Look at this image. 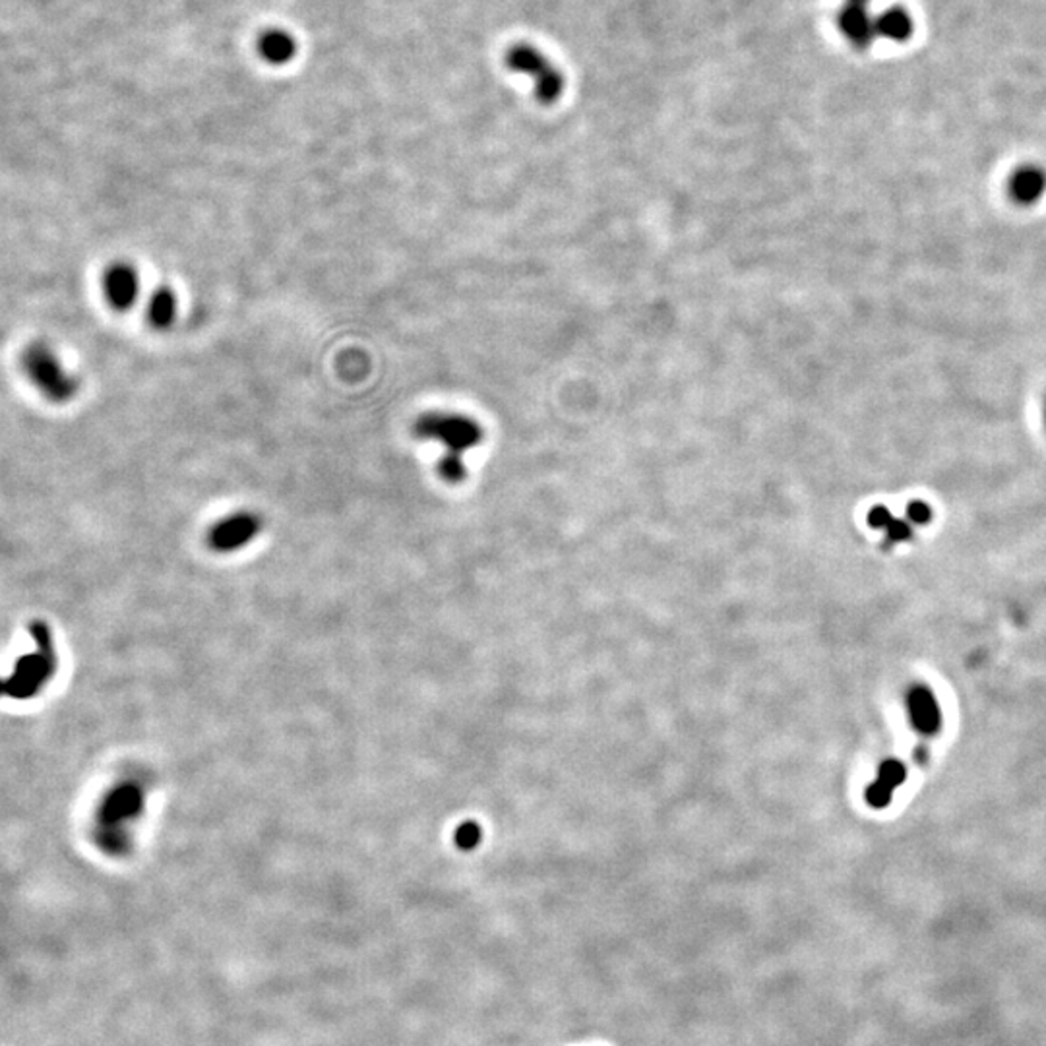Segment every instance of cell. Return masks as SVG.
Returning a JSON list of instances; mask_svg holds the SVG:
<instances>
[{
  "instance_id": "cell-1",
  "label": "cell",
  "mask_w": 1046,
  "mask_h": 1046,
  "mask_svg": "<svg viewBox=\"0 0 1046 1046\" xmlns=\"http://www.w3.org/2000/svg\"><path fill=\"white\" fill-rule=\"evenodd\" d=\"M413 434L421 440H433L444 446V456L438 463L440 477L448 483H460L467 475L463 453L479 446L483 429L471 417L460 413L429 411L413 423Z\"/></svg>"
},
{
  "instance_id": "cell-2",
  "label": "cell",
  "mask_w": 1046,
  "mask_h": 1046,
  "mask_svg": "<svg viewBox=\"0 0 1046 1046\" xmlns=\"http://www.w3.org/2000/svg\"><path fill=\"white\" fill-rule=\"evenodd\" d=\"M20 366L25 378L37 392L52 404H66L76 397L80 384L62 366L57 353L43 341H32L20 355Z\"/></svg>"
},
{
  "instance_id": "cell-3",
  "label": "cell",
  "mask_w": 1046,
  "mask_h": 1046,
  "mask_svg": "<svg viewBox=\"0 0 1046 1046\" xmlns=\"http://www.w3.org/2000/svg\"><path fill=\"white\" fill-rule=\"evenodd\" d=\"M506 64L512 72L529 76L533 80L537 100L545 105H553L564 91V78L558 68L531 45H516L508 49Z\"/></svg>"
},
{
  "instance_id": "cell-4",
  "label": "cell",
  "mask_w": 1046,
  "mask_h": 1046,
  "mask_svg": "<svg viewBox=\"0 0 1046 1046\" xmlns=\"http://www.w3.org/2000/svg\"><path fill=\"white\" fill-rule=\"evenodd\" d=\"M101 291L113 310L128 312L140 295V275L128 262H113L103 271Z\"/></svg>"
},
{
  "instance_id": "cell-5",
  "label": "cell",
  "mask_w": 1046,
  "mask_h": 1046,
  "mask_svg": "<svg viewBox=\"0 0 1046 1046\" xmlns=\"http://www.w3.org/2000/svg\"><path fill=\"white\" fill-rule=\"evenodd\" d=\"M837 25L851 43L859 47L870 45L876 35V20L870 18L869 10L862 5L847 3L837 14Z\"/></svg>"
},
{
  "instance_id": "cell-6",
  "label": "cell",
  "mask_w": 1046,
  "mask_h": 1046,
  "mask_svg": "<svg viewBox=\"0 0 1046 1046\" xmlns=\"http://www.w3.org/2000/svg\"><path fill=\"white\" fill-rule=\"evenodd\" d=\"M258 529V519L251 514H235L212 529V543L217 548H233L246 543Z\"/></svg>"
},
{
  "instance_id": "cell-7",
  "label": "cell",
  "mask_w": 1046,
  "mask_h": 1046,
  "mask_svg": "<svg viewBox=\"0 0 1046 1046\" xmlns=\"http://www.w3.org/2000/svg\"><path fill=\"white\" fill-rule=\"evenodd\" d=\"M909 713L911 721L920 733L932 735L940 727V708L934 694L925 686L913 688L909 694Z\"/></svg>"
},
{
  "instance_id": "cell-8",
  "label": "cell",
  "mask_w": 1046,
  "mask_h": 1046,
  "mask_svg": "<svg viewBox=\"0 0 1046 1046\" xmlns=\"http://www.w3.org/2000/svg\"><path fill=\"white\" fill-rule=\"evenodd\" d=\"M176 310H178L176 293L169 285H161L149 295L146 310L147 324L154 329H159V332L169 329L176 320Z\"/></svg>"
},
{
  "instance_id": "cell-9",
  "label": "cell",
  "mask_w": 1046,
  "mask_h": 1046,
  "mask_svg": "<svg viewBox=\"0 0 1046 1046\" xmlns=\"http://www.w3.org/2000/svg\"><path fill=\"white\" fill-rule=\"evenodd\" d=\"M1046 188V175L1037 167H1023L1017 171L1010 183L1012 196L1020 204L1037 202Z\"/></svg>"
},
{
  "instance_id": "cell-10",
  "label": "cell",
  "mask_w": 1046,
  "mask_h": 1046,
  "mask_svg": "<svg viewBox=\"0 0 1046 1046\" xmlns=\"http://www.w3.org/2000/svg\"><path fill=\"white\" fill-rule=\"evenodd\" d=\"M911 33H913V20L909 16V12L899 6H891L876 18V35H882L889 41L899 43V41L909 39Z\"/></svg>"
},
{
  "instance_id": "cell-11",
  "label": "cell",
  "mask_w": 1046,
  "mask_h": 1046,
  "mask_svg": "<svg viewBox=\"0 0 1046 1046\" xmlns=\"http://www.w3.org/2000/svg\"><path fill=\"white\" fill-rule=\"evenodd\" d=\"M869 523L874 529H886L888 537L891 541L901 543L907 541L911 537V526L903 519L893 518L889 514L888 508L884 506H876L872 508V512L869 514Z\"/></svg>"
},
{
  "instance_id": "cell-12",
  "label": "cell",
  "mask_w": 1046,
  "mask_h": 1046,
  "mask_svg": "<svg viewBox=\"0 0 1046 1046\" xmlns=\"http://www.w3.org/2000/svg\"><path fill=\"white\" fill-rule=\"evenodd\" d=\"M905 765L898 760H888L882 765H880V775L878 779L884 781L886 784H889L891 789H898L899 784L905 781Z\"/></svg>"
},
{
  "instance_id": "cell-13",
  "label": "cell",
  "mask_w": 1046,
  "mask_h": 1046,
  "mask_svg": "<svg viewBox=\"0 0 1046 1046\" xmlns=\"http://www.w3.org/2000/svg\"><path fill=\"white\" fill-rule=\"evenodd\" d=\"M891 793H893V789L889 787V784L876 779L870 787L866 789V801H869V804L874 808H884L891 801Z\"/></svg>"
},
{
  "instance_id": "cell-14",
  "label": "cell",
  "mask_w": 1046,
  "mask_h": 1046,
  "mask_svg": "<svg viewBox=\"0 0 1046 1046\" xmlns=\"http://www.w3.org/2000/svg\"><path fill=\"white\" fill-rule=\"evenodd\" d=\"M907 518H909L913 523H920V526H922V523H928V521H930L932 510H930V506H928L927 502L915 500V502L909 504V508H907Z\"/></svg>"
},
{
  "instance_id": "cell-15",
  "label": "cell",
  "mask_w": 1046,
  "mask_h": 1046,
  "mask_svg": "<svg viewBox=\"0 0 1046 1046\" xmlns=\"http://www.w3.org/2000/svg\"><path fill=\"white\" fill-rule=\"evenodd\" d=\"M479 837H480V833L475 825H463V828L458 832V843H460V847L470 849L479 842Z\"/></svg>"
},
{
  "instance_id": "cell-16",
  "label": "cell",
  "mask_w": 1046,
  "mask_h": 1046,
  "mask_svg": "<svg viewBox=\"0 0 1046 1046\" xmlns=\"http://www.w3.org/2000/svg\"><path fill=\"white\" fill-rule=\"evenodd\" d=\"M847 3H852V5H862V6H866V3H869V0H847Z\"/></svg>"
},
{
  "instance_id": "cell-17",
  "label": "cell",
  "mask_w": 1046,
  "mask_h": 1046,
  "mask_svg": "<svg viewBox=\"0 0 1046 1046\" xmlns=\"http://www.w3.org/2000/svg\"><path fill=\"white\" fill-rule=\"evenodd\" d=\"M1044 415H1046V413H1044Z\"/></svg>"
}]
</instances>
